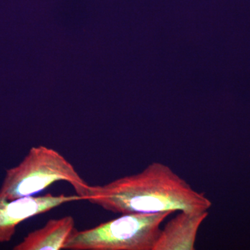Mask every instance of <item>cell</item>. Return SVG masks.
Listing matches in <instances>:
<instances>
[{
    "mask_svg": "<svg viewBox=\"0 0 250 250\" xmlns=\"http://www.w3.org/2000/svg\"><path fill=\"white\" fill-rule=\"evenodd\" d=\"M83 200L121 214L200 212L212 207L204 192L192 188L168 166L159 162L104 185H89Z\"/></svg>",
    "mask_w": 250,
    "mask_h": 250,
    "instance_id": "cell-1",
    "label": "cell"
},
{
    "mask_svg": "<svg viewBox=\"0 0 250 250\" xmlns=\"http://www.w3.org/2000/svg\"><path fill=\"white\" fill-rule=\"evenodd\" d=\"M60 181L68 182L83 200L89 184L71 163L52 148L36 146L18 166L6 171L0 195L9 200L34 196Z\"/></svg>",
    "mask_w": 250,
    "mask_h": 250,
    "instance_id": "cell-2",
    "label": "cell"
},
{
    "mask_svg": "<svg viewBox=\"0 0 250 250\" xmlns=\"http://www.w3.org/2000/svg\"><path fill=\"white\" fill-rule=\"evenodd\" d=\"M173 211L132 213L77 231L65 247L70 250H153L161 225Z\"/></svg>",
    "mask_w": 250,
    "mask_h": 250,
    "instance_id": "cell-3",
    "label": "cell"
},
{
    "mask_svg": "<svg viewBox=\"0 0 250 250\" xmlns=\"http://www.w3.org/2000/svg\"><path fill=\"white\" fill-rule=\"evenodd\" d=\"M83 200L78 195L24 197L9 200L0 195V243L12 239L16 228L28 219L45 213L69 202Z\"/></svg>",
    "mask_w": 250,
    "mask_h": 250,
    "instance_id": "cell-4",
    "label": "cell"
},
{
    "mask_svg": "<svg viewBox=\"0 0 250 250\" xmlns=\"http://www.w3.org/2000/svg\"><path fill=\"white\" fill-rule=\"evenodd\" d=\"M179 212L161 230L153 250H195L197 233L208 217V210Z\"/></svg>",
    "mask_w": 250,
    "mask_h": 250,
    "instance_id": "cell-5",
    "label": "cell"
},
{
    "mask_svg": "<svg viewBox=\"0 0 250 250\" xmlns=\"http://www.w3.org/2000/svg\"><path fill=\"white\" fill-rule=\"evenodd\" d=\"M75 220L70 215L51 219L42 228L28 233L14 250H65L75 231Z\"/></svg>",
    "mask_w": 250,
    "mask_h": 250,
    "instance_id": "cell-6",
    "label": "cell"
}]
</instances>
